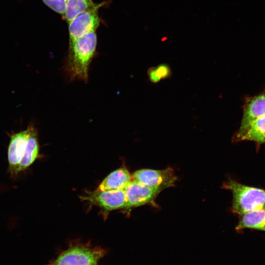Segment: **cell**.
<instances>
[{"label":"cell","instance_id":"obj_2","mask_svg":"<svg viewBox=\"0 0 265 265\" xmlns=\"http://www.w3.org/2000/svg\"><path fill=\"white\" fill-rule=\"evenodd\" d=\"M222 187L233 195L232 211L239 215L265 208V190L245 186L233 180L225 182Z\"/></svg>","mask_w":265,"mask_h":265},{"label":"cell","instance_id":"obj_12","mask_svg":"<svg viewBox=\"0 0 265 265\" xmlns=\"http://www.w3.org/2000/svg\"><path fill=\"white\" fill-rule=\"evenodd\" d=\"M132 180V174L128 169L120 167L108 175L96 189L100 191L124 189Z\"/></svg>","mask_w":265,"mask_h":265},{"label":"cell","instance_id":"obj_11","mask_svg":"<svg viewBox=\"0 0 265 265\" xmlns=\"http://www.w3.org/2000/svg\"><path fill=\"white\" fill-rule=\"evenodd\" d=\"M27 129L28 130V136L25 152L19 166L18 173L30 166L39 155V144L37 131L32 124L28 126Z\"/></svg>","mask_w":265,"mask_h":265},{"label":"cell","instance_id":"obj_9","mask_svg":"<svg viewBox=\"0 0 265 265\" xmlns=\"http://www.w3.org/2000/svg\"><path fill=\"white\" fill-rule=\"evenodd\" d=\"M245 140L253 141L258 147L265 143V115L244 127H239L232 137L233 142Z\"/></svg>","mask_w":265,"mask_h":265},{"label":"cell","instance_id":"obj_4","mask_svg":"<svg viewBox=\"0 0 265 265\" xmlns=\"http://www.w3.org/2000/svg\"><path fill=\"white\" fill-rule=\"evenodd\" d=\"M132 180L159 192L174 186L177 181V177L171 167L162 170L141 169L135 171L132 174Z\"/></svg>","mask_w":265,"mask_h":265},{"label":"cell","instance_id":"obj_14","mask_svg":"<svg viewBox=\"0 0 265 265\" xmlns=\"http://www.w3.org/2000/svg\"><path fill=\"white\" fill-rule=\"evenodd\" d=\"M96 4L93 0H67L62 17L68 24L79 14L93 7Z\"/></svg>","mask_w":265,"mask_h":265},{"label":"cell","instance_id":"obj_16","mask_svg":"<svg viewBox=\"0 0 265 265\" xmlns=\"http://www.w3.org/2000/svg\"><path fill=\"white\" fill-rule=\"evenodd\" d=\"M49 8L55 12L63 16L67 0H41Z\"/></svg>","mask_w":265,"mask_h":265},{"label":"cell","instance_id":"obj_6","mask_svg":"<svg viewBox=\"0 0 265 265\" xmlns=\"http://www.w3.org/2000/svg\"><path fill=\"white\" fill-rule=\"evenodd\" d=\"M81 198L98 207L105 212L125 209L127 205L124 189L106 191L96 189L94 191H87L81 196Z\"/></svg>","mask_w":265,"mask_h":265},{"label":"cell","instance_id":"obj_1","mask_svg":"<svg viewBox=\"0 0 265 265\" xmlns=\"http://www.w3.org/2000/svg\"><path fill=\"white\" fill-rule=\"evenodd\" d=\"M97 45L96 31L89 33L69 43V49L64 70L70 80H76L87 82L90 63Z\"/></svg>","mask_w":265,"mask_h":265},{"label":"cell","instance_id":"obj_3","mask_svg":"<svg viewBox=\"0 0 265 265\" xmlns=\"http://www.w3.org/2000/svg\"><path fill=\"white\" fill-rule=\"evenodd\" d=\"M106 254L102 248L89 243L74 242L49 265H98Z\"/></svg>","mask_w":265,"mask_h":265},{"label":"cell","instance_id":"obj_13","mask_svg":"<svg viewBox=\"0 0 265 265\" xmlns=\"http://www.w3.org/2000/svg\"><path fill=\"white\" fill-rule=\"evenodd\" d=\"M240 216L236 227L237 232L246 228L265 231V208L251 211Z\"/></svg>","mask_w":265,"mask_h":265},{"label":"cell","instance_id":"obj_15","mask_svg":"<svg viewBox=\"0 0 265 265\" xmlns=\"http://www.w3.org/2000/svg\"><path fill=\"white\" fill-rule=\"evenodd\" d=\"M171 74V69L166 64H161L157 67H151L147 71L149 79L153 83H158L162 79L170 78Z\"/></svg>","mask_w":265,"mask_h":265},{"label":"cell","instance_id":"obj_8","mask_svg":"<svg viewBox=\"0 0 265 265\" xmlns=\"http://www.w3.org/2000/svg\"><path fill=\"white\" fill-rule=\"evenodd\" d=\"M28 136V130L12 134L7 150L8 171L12 176L17 175L20 163L23 157Z\"/></svg>","mask_w":265,"mask_h":265},{"label":"cell","instance_id":"obj_17","mask_svg":"<svg viewBox=\"0 0 265 265\" xmlns=\"http://www.w3.org/2000/svg\"></svg>","mask_w":265,"mask_h":265},{"label":"cell","instance_id":"obj_5","mask_svg":"<svg viewBox=\"0 0 265 265\" xmlns=\"http://www.w3.org/2000/svg\"><path fill=\"white\" fill-rule=\"evenodd\" d=\"M106 3V2L96 3L68 24L69 43L89 33L96 31L100 25L99 9Z\"/></svg>","mask_w":265,"mask_h":265},{"label":"cell","instance_id":"obj_10","mask_svg":"<svg viewBox=\"0 0 265 265\" xmlns=\"http://www.w3.org/2000/svg\"><path fill=\"white\" fill-rule=\"evenodd\" d=\"M264 115H265V91L246 98L243 106V115L240 127L247 125Z\"/></svg>","mask_w":265,"mask_h":265},{"label":"cell","instance_id":"obj_7","mask_svg":"<svg viewBox=\"0 0 265 265\" xmlns=\"http://www.w3.org/2000/svg\"><path fill=\"white\" fill-rule=\"evenodd\" d=\"M124 191L127 198L126 210L146 205L158 207L155 200L160 192L156 190L132 180Z\"/></svg>","mask_w":265,"mask_h":265}]
</instances>
